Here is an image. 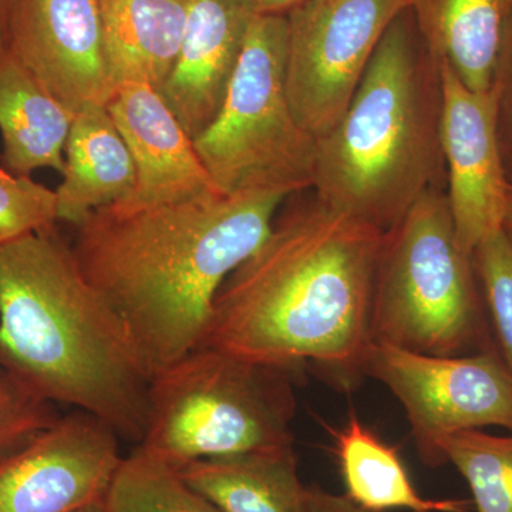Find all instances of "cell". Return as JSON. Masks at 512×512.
<instances>
[{"label": "cell", "instance_id": "cell-1", "mask_svg": "<svg viewBox=\"0 0 512 512\" xmlns=\"http://www.w3.org/2000/svg\"><path fill=\"white\" fill-rule=\"evenodd\" d=\"M384 234L318 200L275 218L215 296L200 346L298 370L338 386L362 379Z\"/></svg>", "mask_w": 512, "mask_h": 512}, {"label": "cell", "instance_id": "cell-2", "mask_svg": "<svg viewBox=\"0 0 512 512\" xmlns=\"http://www.w3.org/2000/svg\"><path fill=\"white\" fill-rule=\"evenodd\" d=\"M279 192L94 211L72 244L84 276L126 322L151 379L197 349L215 296L271 232Z\"/></svg>", "mask_w": 512, "mask_h": 512}, {"label": "cell", "instance_id": "cell-3", "mask_svg": "<svg viewBox=\"0 0 512 512\" xmlns=\"http://www.w3.org/2000/svg\"><path fill=\"white\" fill-rule=\"evenodd\" d=\"M0 366L43 400L143 439L146 363L56 227L0 247Z\"/></svg>", "mask_w": 512, "mask_h": 512}, {"label": "cell", "instance_id": "cell-4", "mask_svg": "<svg viewBox=\"0 0 512 512\" xmlns=\"http://www.w3.org/2000/svg\"><path fill=\"white\" fill-rule=\"evenodd\" d=\"M440 121L439 64L407 8L384 33L342 119L318 138L316 200L389 231L439 188Z\"/></svg>", "mask_w": 512, "mask_h": 512}, {"label": "cell", "instance_id": "cell-5", "mask_svg": "<svg viewBox=\"0 0 512 512\" xmlns=\"http://www.w3.org/2000/svg\"><path fill=\"white\" fill-rule=\"evenodd\" d=\"M296 369L198 346L151 379L137 450L168 466L295 446Z\"/></svg>", "mask_w": 512, "mask_h": 512}, {"label": "cell", "instance_id": "cell-6", "mask_svg": "<svg viewBox=\"0 0 512 512\" xmlns=\"http://www.w3.org/2000/svg\"><path fill=\"white\" fill-rule=\"evenodd\" d=\"M477 284L446 192L431 188L384 234L370 339L433 356L491 349Z\"/></svg>", "mask_w": 512, "mask_h": 512}, {"label": "cell", "instance_id": "cell-7", "mask_svg": "<svg viewBox=\"0 0 512 512\" xmlns=\"http://www.w3.org/2000/svg\"><path fill=\"white\" fill-rule=\"evenodd\" d=\"M288 19L256 15L227 97L194 147L221 194L313 187L318 140L299 124L286 89Z\"/></svg>", "mask_w": 512, "mask_h": 512}, {"label": "cell", "instance_id": "cell-8", "mask_svg": "<svg viewBox=\"0 0 512 512\" xmlns=\"http://www.w3.org/2000/svg\"><path fill=\"white\" fill-rule=\"evenodd\" d=\"M362 373L402 404L426 466H441L437 444L451 434L484 427L512 433V375L493 349L433 356L372 342Z\"/></svg>", "mask_w": 512, "mask_h": 512}, {"label": "cell", "instance_id": "cell-9", "mask_svg": "<svg viewBox=\"0 0 512 512\" xmlns=\"http://www.w3.org/2000/svg\"><path fill=\"white\" fill-rule=\"evenodd\" d=\"M410 0H303L286 15V89L309 134H328L353 100L380 40Z\"/></svg>", "mask_w": 512, "mask_h": 512}, {"label": "cell", "instance_id": "cell-10", "mask_svg": "<svg viewBox=\"0 0 512 512\" xmlns=\"http://www.w3.org/2000/svg\"><path fill=\"white\" fill-rule=\"evenodd\" d=\"M119 441L92 414L60 416L0 461V512H76L103 503L123 460Z\"/></svg>", "mask_w": 512, "mask_h": 512}, {"label": "cell", "instance_id": "cell-11", "mask_svg": "<svg viewBox=\"0 0 512 512\" xmlns=\"http://www.w3.org/2000/svg\"><path fill=\"white\" fill-rule=\"evenodd\" d=\"M440 140L446 197L461 249L473 255L485 238L504 228L510 183L498 138L497 94L473 90L440 63Z\"/></svg>", "mask_w": 512, "mask_h": 512}, {"label": "cell", "instance_id": "cell-12", "mask_svg": "<svg viewBox=\"0 0 512 512\" xmlns=\"http://www.w3.org/2000/svg\"><path fill=\"white\" fill-rule=\"evenodd\" d=\"M8 50L73 114L116 92L99 0H13Z\"/></svg>", "mask_w": 512, "mask_h": 512}, {"label": "cell", "instance_id": "cell-13", "mask_svg": "<svg viewBox=\"0 0 512 512\" xmlns=\"http://www.w3.org/2000/svg\"><path fill=\"white\" fill-rule=\"evenodd\" d=\"M106 107L136 168L133 191L113 205L144 208L221 194L160 90L121 83Z\"/></svg>", "mask_w": 512, "mask_h": 512}, {"label": "cell", "instance_id": "cell-14", "mask_svg": "<svg viewBox=\"0 0 512 512\" xmlns=\"http://www.w3.org/2000/svg\"><path fill=\"white\" fill-rule=\"evenodd\" d=\"M255 15L249 0L188 3L180 53L160 92L192 140L220 113Z\"/></svg>", "mask_w": 512, "mask_h": 512}, {"label": "cell", "instance_id": "cell-15", "mask_svg": "<svg viewBox=\"0 0 512 512\" xmlns=\"http://www.w3.org/2000/svg\"><path fill=\"white\" fill-rule=\"evenodd\" d=\"M62 175L55 190L59 222L79 225L94 211L126 200L133 191V158L107 107H87L74 114Z\"/></svg>", "mask_w": 512, "mask_h": 512}, {"label": "cell", "instance_id": "cell-16", "mask_svg": "<svg viewBox=\"0 0 512 512\" xmlns=\"http://www.w3.org/2000/svg\"><path fill=\"white\" fill-rule=\"evenodd\" d=\"M74 114L46 92L9 50L0 53V137L3 168L16 175L64 171Z\"/></svg>", "mask_w": 512, "mask_h": 512}, {"label": "cell", "instance_id": "cell-17", "mask_svg": "<svg viewBox=\"0 0 512 512\" xmlns=\"http://www.w3.org/2000/svg\"><path fill=\"white\" fill-rule=\"evenodd\" d=\"M409 8L434 62L470 89H491L512 0H410Z\"/></svg>", "mask_w": 512, "mask_h": 512}, {"label": "cell", "instance_id": "cell-18", "mask_svg": "<svg viewBox=\"0 0 512 512\" xmlns=\"http://www.w3.org/2000/svg\"><path fill=\"white\" fill-rule=\"evenodd\" d=\"M190 0H99L107 62L117 86L161 90L183 43Z\"/></svg>", "mask_w": 512, "mask_h": 512}, {"label": "cell", "instance_id": "cell-19", "mask_svg": "<svg viewBox=\"0 0 512 512\" xmlns=\"http://www.w3.org/2000/svg\"><path fill=\"white\" fill-rule=\"evenodd\" d=\"M222 512H306L295 446L192 461L177 468Z\"/></svg>", "mask_w": 512, "mask_h": 512}, {"label": "cell", "instance_id": "cell-20", "mask_svg": "<svg viewBox=\"0 0 512 512\" xmlns=\"http://www.w3.org/2000/svg\"><path fill=\"white\" fill-rule=\"evenodd\" d=\"M335 453L346 497L365 510L466 512L468 501L423 497L414 487L397 447L384 443L355 413L335 431Z\"/></svg>", "mask_w": 512, "mask_h": 512}, {"label": "cell", "instance_id": "cell-21", "mask_svg": "<svg viewBox=\"0 0 512 512\" xmlns=\"http://www.w3.org/2000/svg\"><path fill=\"white\" fill-rule=\"evenodd\" d=\"M103 504L106 512H222L177 468L137 448L121 460Z\"/></svg>", "mask_w": 512, "mask_h": 512}, {"label": "cell", "instance_id": "cell-22", "mask_svg": "<svg viewBox=\"0 0 512 512\" xmlns=\"http://www.w3.org/2000/svg\"><path fill=\"white\" fill-rule=\"evenodd\" d=\"M441 466L453 464L470 487L477 512H512V433L461 431L437 444Z\"/></svg>", "mask_w": 512, "mask_h": 512}, {"label": "cell", "instance_id": "cell-23", "mask_svg": "<svg viewBox=\"0 0 512 512\" xmlns=\"http://www.w3.org/2000/svg\"><path fill=\"white\" fill-rule=\"evenodd\" d=\"M473 264L501 359L512 375V232L503 228L481 241L473 251Z\"/></svg>", "mask_w": 512, "mask_h": 512}, {"label": "cell", "instance_id": "cell-24", "mask_svg": "<svg viewBox=\"0 0 512 512\" xmlns=\"http://www.w3.org/2000/svg\"><path fill=\"white\" fill-rule=\"evenodd\" d=\"M56 191L0 168V247L55 228Z\"/></svg>", "mask_w": 512, "mask_h": 512}, {"label": "cell", "instance_id": "cell-25", "mask_svg": "<svg viewBox=\"0 0 512 512\" xmlns=\"http://www.w3.org/2000/svg\"><path fill=\"white\" fill-rule=\"evenodd\" d=\"M60 419L56 404L30 392L0 366V461Z\"/></svg>", "mask_w": 512, "mask_h": 512}, {"label": "cell", "instance_id": "cell-26", "mask_svg": "<svg viewBox=\"0 0 512 512\" xmlns=\"http://www.w3.org/2000/svg\"><path fill=\"white\" fill-rule=\"evenodd\" d=\"M491 87L497 94L498 138L505 174L512 185V16L501 42Z\"/></svg>", "mask_w": 512, "mask_h": 512}, {"label": "cell", "instance_id": "cell-27", "mask_svg": "<svg viewBox=\"0 0 512 512\" xmlns=\"http://www.w3.org/2000/svg\"><path fill=\"white\" fill-rule=\"evenodd\" d=\"M306 512H375L365 510L353 503L345 494L338 495L323 490L318 484L308 487V510Z\"/></svg>", "mask_w": 512, "mask_h": 512}, {"label": "cell", "instance_id": "cell-28", "mask_svg": "<svg viewBox=\"0 0 512 512\" xmlns=\"http://www.w3.org/2000/svg\"><path fill=\"white\" fill-rule=\"evenodd\" d=\"M258 15H288L303 0H249Z\"/></svg>", "mask_w": 512, "mask_h": 512}, {"label": "cell", "instance_id": "cell-29", "mask_svg": "<svg viewBox=\"0 0 512 512\" xmlns=\"http://www.w3.org/2000/svg\"><path fill=\"white\" fill-rule=\"evenodd\" d=\"M13 0H0V53L8 50L9 20Z\"/></svg>", "mask_w": 512, "mask_h": 512}, {"label": "cell", "instance_id": "cell-30", "mask_svg": "<svg viewBox=\"0 0 512 512\" xmlns=\"http://www.w3.org/2000/svg\"><path fill=\"white\" fill-rule=\"evenodd\" d=\"M504 228L512 232V185L508 190L507 210H505Z\"/></svg>", "mask_w": 512, "mask_h": 512}, {"label": "cell", "instance_id": "cell-31", "mask_svg": "<svg viewBox=\"0 0 512 512\" xmlns=\"http://www.w3.org/2000/svg\"><path fill=\"white\" fill-rule=\"evenodd\" d=\"M76 512H106V510H104L103 503H97V504L87 505V507H84V508H82V510H79Z\"/></svg>", "mask_w": 512, "mask_h": 512}]
</instances>
